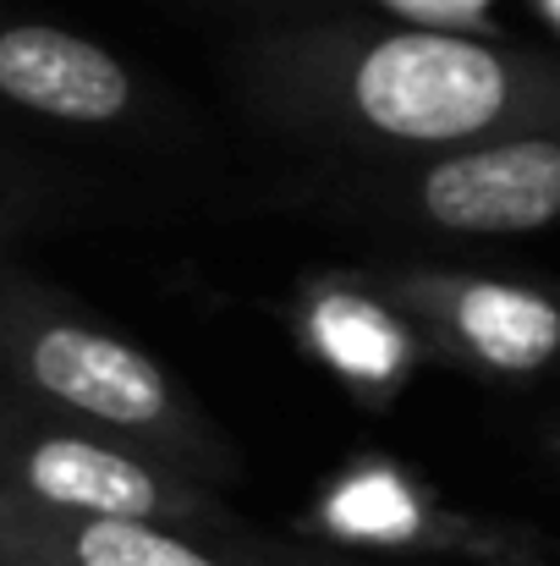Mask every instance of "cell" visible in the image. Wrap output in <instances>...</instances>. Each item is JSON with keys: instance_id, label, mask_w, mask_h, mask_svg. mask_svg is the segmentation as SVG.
I'll list each match as a JSON object with an SVG mask.
<instances>
[{"instance_id": "obj_1", "label": "cell", "mask_w": 560, "mask_h": 566, "mask_svg": "<svg viewBox=\"0 0 560 566\" xmlns=\"http://www.w3.org/2000/svg\"><path fill=\"white\" fill-rule=\"evenodd\" d=\"M352 99L379 133L406 144H451L484 133L506 99V66L478 39L456 33H390L358 61Z\"/></svg>"}, {"instance_id": "obj_2", "label": "cell", "mask_w": 560, "mask_h": 566, "mask_svg": "<svg viewBox=\"0 0 560 566\" xmlns=\"http://www.w3.org/2000/svg\"><path fill=\"white\" fill-rule=\"evenodd\" d=\"M0 358L17 364L44 401L94 418L105 429H155L171 412L166 375L127 342L61 319V314H28L17 303H0Z\"/></svg>"}, {"instance_id": "obj_3", "label": "cell", "mask_w": 560, "mask_h": 566, "mask_svg": "<svg viewBox=\"0 0 560 566\" xmlns=\"http://www.w3.org/2000/svg\"><path fill=\"white\" fill-rule=\"evenodd\" d=\"M0 490L44 512L121 517V523H160L171 506L166 484L138 457L72 429L11 434L0 423Z\"/></svg>"}, {"instance_id": "obj_4", "label": "cell", "mask_w": 560, "mask_h": 566, "mask_svg": "<svg viewBox=\"0 0 560 566\" xmlns=\"http://www.w3.org/2000/svg\"><path fill=\"white\" fill-rule=\"evenodd\" d=\"M423 209L445 231H539L560 214V144L517 138L456 155L423 177Z\"/></svg>"}, {"instance_id": "obj_5", "label": "cell", "mask_w": 560, "mask_h": 566, "mask_svg": "<svg viewBox=\"0 0 560 566\" xmlns=\"http://www.w3.org/2000/svg\"><path fill=\"white\" fill-rule=\"evenodd\" d=\"M0 99L50 122L99 127L116 122L133 99L127 66L83 33L50 22L0 28Z\"/></svg>"}, {"instance_id": "obj_6", "label": "cell", "mask_w": 560, "mask_h": 566, "mask_svg": "<svg viewBox=\"0 0 560 566\" xmlns=\"http://www.w3.org/2000/svg\"><path fill=\"white\" fill-rule=\"evenodd\" d=\"M0 566H220L160 523L66 517L0 490Z\"/></svg>"}]
</instances>
